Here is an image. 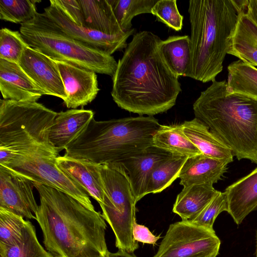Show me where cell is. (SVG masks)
I'll use <instances>...</instances> for the list:
<instances>
[{
  "instance_id": "obj_1",
  "label": "cell",
  "mask_w": 257,
  "mask_h": 257,
  "mask_svg": "<svg viewBox=\"0 0 257 257\" xmlns=\"http://www.w3.org/2000/svg\"><path fill=\"white\" fill-rule=\"evenodd\" d=\"M161 41L144 31L127 44L112 77L111 95L120 108L153 116L175 105L181 84L161 52Z\"/></svg>"
},
{
  "instance_id": "obj_2",
  "label": "cell",
  "mask_w": 257,
  "mask_h": 257,
  "mask_svg": "<svg viewBox=\"0 0 257 257\" xmlns=\"http://www.w3.org/2000/svg\"><path fill=\"white\" fill-rule=\"evenodd\" d=\"M40 197L35 214L46 249L53 257H105L102 214L57 189L33 182Z\"/></svg>"
},
{
  "instance_id": "obj_3",
  "label": "cell",
  "mask_w": 257,
  "mask_h": 257,
  "mask_svg": "<svg viewBox=\"0 0 257 257\" xmlns=\"http://www.w3.org/2000/svg\"><path fill=\"white\" fill-rule=\"evenodd\" d=\"M248 0H190L191 61L186 77L206 83L215 79Z\"/></svg>"
},
{
  "instance_id": "obj_4",
  "label": "cell",
  "mask_w": 257,
  "mask_h": 257,
  "mask_svg": "<svg viewBox=\"0 0 257 257\" xmlns=\"http://www.w3.org/2000/svg\"><path fill=\"white\" fill-rule=\"evenodd\" d=\"M195 118L228 147L238 160L257 164V100L230 92L215 79L193 105Z\"/></svg>"
},
{
  "instance_id": "obj_5",
  "label": "cell",
  "mask_w": 257,
  "mask_h": 257,
  "mask_svg": "<svg viewBox=\"0 0 257 257\" xmlns=\"http://www.w3.org/2000/svg\"><path fill=\"white\" fill-rule=\"evenodd\" d=\"M153 116L97 121L94 117L65 149L64 155L100 165L119 162L153 146L160 126Z\"/></svg>"
},
{
  "instance_id": "obj_6",
  "label": "cell",
  "mask_w": 257,
  "mask_h": 257,
  "mask_svg": "<svg viewBox=\"0 0 257 257\" xmlns=\"http://www.w3.org/2000/svg\"><path fill=\"white\" fill-rule=\"evenodd\" d=\"M20 32L30 47L55 61L112 77L116 71L117 62L111 55L69 37L43 13L21 25Z\"/></svg>"
},
{
  "instance_id": "obj_7",
  "label": "cell",
  "mask_w": 257,
  "mask_h": 257,
  "mask_svg": "<svg viewBox=\"0 0 257 257\" xmlns=\"http://www.w3.org/2000/svg\"><path fill=\"white\" fill-rule=\"evenodd\" d=\"M57 112L36 102L0 100V150L10 152L42 148L59 153L49 142Z\"/></svg>"
},
{
  "instance_id": "obj_8",
  "label": "cell",
  "mask_w": 257,
  "mask_h": 257,
  "mask_svg": "<svg viewBox=\"0 0 257 257\" xmlns=\"http://www.w3.org/2000/svg\"><path fill=\"white\" fill-rule=\"evenodd\" d=\"M100 174L104 193L103 201L99 203L102 216L114 234L116 247L134 252L139 248L133 235L137 202L128 178L115 164L101 165Z\"/></svg>"
},
{
  "instance_id": "obj_9",
  "label": "cell",
  "mask_w": 257,
  "mask_h": 257,
  "mask_svg": "<svg viewBox=\"0 0 257 257\" xmlns=\"http://www.w3.org/2000/svg\"><path fill=\"white\" fill-rule=\"evenodd\" d=\"M58 156V154L42 148L16 152L0 150V165L34 182L64 192L86 207L94 210L87 192L57 166Z\"/></svg>"
},
{
  "instance_id": "obj_10",
  "label": "cell",
  "mask_w": 257,
  "mask_h": 257,
  "mask_svg": "<svg viewBox=\"0 0 257 257\" xmlns=\"http://www.w3.org/2000/svg\"><path fill=\"white\" fill-rule=\"evenodd\" d=\"M220 243L214 230L182 220L170 225L153 257H216Z\"/></svg>"
},
{
  "instance_id": "obj_11",
  "label": "cell",
  "mask_w": 257,
  "mask_h": 257,
  "mask_svg": "<svg viewBox=\"0 0 257 257\" xmlns=\"http://www.w3.org/2000/svg\"><path fill=\"white\" fill-rule=\"evenodd\" d=\"M43 13L69 37L110 55L125 49L126 40L136 31L133 28L122 34L110 35L87 29L72 22L53 0Z\"/></svg>"
},
{
  "instance_id": "obj_12",
  "label": "cell",
  "mask_w": 257,
  "mask_h": 257,
  "mask_svg": "<svg viewBox=\"0 0 257 257\" xmlns=\"http://www.w3.org/2000/svg\"><path fill=\"white\" fill-rule=\"evenodd\" d=\"M33 181L0 165V207L27 219H36L38 209Z\"/></svg>"
},
{
  "instance_id": "obj_13",
  "label": "cell",
  "mask_w": 257,
  "mask_h": 257,
  "mask_svg": "<svg viewBox=\"0 0 257 257\" xmlns=\"http://www.w3.org/2000/svg\"><path fill=\"white\" fill-rule=\"evenodd\" d=\"M19 64L44 95L65 99L66 93L55 60L28 47L24 51Z\"/></svg>"
},
{
  "instance_id": "obj_14",
  "label": "cell",
  "mask_w": 257,
  "mask_h": 257,
  "mask_svg": "<svg viewBox=\"0 0 257 257\" xmlns=\"http://www.w3.org/2000/svg\"><path fill=\"white\" fill-rule=\"evenodd\" d=\"M64 85L68 108L76 109L92 102L99 89L96 73L63 61H55Z\"/></svg>"
},
{
  "instance_id": "obj_15",
  "label": "cell",
  "mask_w": 257,
  "mask_h": 257,
  "mask_svg": "<svg viewBox=\"0 0 257 257\" xmlns=\"http://www.w3.org/2000/svg\"><path fill=\"white\" fill-rule=\"evenodd\" d=\"M171 155L152 146L139 154L112 164L119 166L125 172L137 202L146 195L148 181L153 169Z\"/></svg>"
},
{
  "instance_id": "obj_16",
  "label": "cell",
  "mask_w": 257,
  "mask_h": 257,
  "mask_svg": "<svg viewBox=\"0 0 257 257\" xmlns=\"http://www.w3.org/2000/svg\"><path fill=\"white\" fill-rule=\"evenodd\" d=\"M0 90L4 99L18 102H36L44 95L19 63L1 59Z\"/></svg>"
},
{
  "instance_id": "obj_17",
  "label": "cell",
  "mask_w": 257,
  "mask_h": 257,
  "mask_svg": "<svg viewBox=\"0 0 257 257\" xmlns=\"http://www.w3.org/2000/svg\"><path fill=\"white\" fill-rule=\"evenodd\" d=\"M94 117L91 110L71 109L57 112L50 128L49 139L59 153L84 130Z\"/></svg>"
},
{
  "instance_id": "obj_18",
  "label": "cell",
  "mask_w": 257,
  "mask_h": 257,
  "mask_svg": "<svg viewBox=\"0 0 257 257\" xmlns=\"http://www.w3.org/2000/svg\"><path fill=\"white\" fill-rule=\"evenodd\" d=\"M57 165L68 176L79 184L89 196L101 203L104 199L101 165L63 155L57 158Z\"/></svg>"
},
{
  "instance_id": "obj_19",
  "label": "cell",
  "mask_w": 257,
  "mask_h": 257,
  "mask_svg": "<svg viewBox=\"0 0 257 257\" xmlns=\"http://www.w3.org/2000/svg\"><path fill=\"white\" fill-rule=\"evenodd\" d=\"M229 164L203 154L188 157L179 173L180 184L183 187L193 185H213L221 179Z\"/></svg>"
},
{
  "instance_id": "obj_20",
  "label": "cell",
  "mask_w": 257,
  "mask_h": 257,
  "mask_svg": "<svg viewBox=\"0 0 257 257\" xmlns=\"http://www.w3.org/2000/svg\"><path fill=\"white\" fill-rule=\"evenodd\" d=\"M227 212L237 225L257 210V167L246 176L228 186Z\"/></svg>"
},
{
  "instance_id": "obj_21",
  "label": "cell",
  "mask_w": 257,
  "mask_h": 257,
  "mask_svg": "<svg viewBox=\"0 0 257 257\" xmlns=\"http://www.w3.org/2000/svg\"><path fill=\"white\" fill-rule=\"evenodd\" d=\"M183 131L198 149L204 155L226 161L228 163L233 161V155L208 127L196 118L185 121L182 123Z\"/></svg>"
},
{
  "instance_id": "obj_22",
  "label": "cell",
  "mask_w": 257,
  "mask_h": 257,
  "mask_svg": "<svg viewBox=\"0 0 257 257\" xmlns=\"http://www.w3.org/2000/svg\"><path fill=\"white\" fill-rule=\"evenodd\" d=\"M219 191L209 184L193 185L183 187L177 196L173 212L182 220L195 218L217 195Z\"/></svg>"
},
{
  "instance_id": "obj_23",
  "label": "cell",
  "mask_w": 257,
  "mask_h": 257,
  "mask_svg": "<svg viewBox=\"0 0 257 257\" xmlns=\"http://www.w3.org/2000/svg\"><path fill=\"white\" fill-rule=\"evenodd\" d=\"M84 27L105 34L125 33L121 29L108 0H79Z\"/></svg>"
},
{
  "instance_id": "obj_24",
  "label": "cell",
  "mask_w": 257,
  "mask_h": 257,
  "mask_svg": "<svg viewBox=\"0 0 257 257\" xmlns=\"http://www.w3.org/2000/svg\"><path fill=\"white\" fill-rule=\"evenodd\" d=\"M228 54L257 67V26L246 12L241 14L238 21Z\"/></svg>"
},
{
  "instance_id": "obj_25",
  "label": "cell",
  "mask_w": 257,
  "mask_h": 257,
  "mask_svg": "<svg viewBox=\"0 0 257 257\" xmlns=\"http://www.w3.org/2000/svg\"><path fill=\"white\" fill-rule=\"evenodd\" d=\"M152 144L173 155L190 157L202 154L186 136L182 124L160 125L153 136Z\"/></svg>"
},
{
  "instance_id": "obj_26",
  "label": "cell",
  "mask_w": 257,
  "mask_h": 257,
  "mask_svg": "<svg viewBox=\"0 0 257 257\" xmlns=\"http://www.w3.org/2000/svg\"><path fill=\"white\" fill-rule=\"evenodd\" d=\"M160 48L166 63L178 76H185L191 61L190 37L172 36L162 40Z\"/></svg>"
},
{
  "instance_id": "obj_27",
  "label": "cell",
  "mask_w": 257,
  "mask_h": 257,
  "mask_svg": "<svg viewBox=\"0 0 257 257\" xmlns=\"http://www.w3.org/2000/svg\"><path fill=\"white\" fill-rule=\"evenodd\" d=\"M227 89L257 100V68L238 60L227 66Z\"/></svg>"
},
{
  "instance_id": "obj_28",
  "label": "cell",
  "mask_w": 257,
  "mask_h": 257,
  "mask_svg": "<svg viewBox=\"0 0 257 257\" xmlns=\"http://www.w3.org/2000/svg\"><path fill=\"white\" fill-rule=\"evenodd\" d=\"M188 157L172 154L158 164L149 178L146 195L161 192L170 186L178 178L181 169Z\"/></svg>"
},
{
  "instance_id": "obj_29",
  "label": "cell",
  "mask_w": 257,
  "mask_h": 257,
  "mask_svg": "<svg viewBox=\"0 0 257 257\" xmlns=\"http://www.w3.org/2000/svg\"><path fill=\"white\" fill-rule=\"evenodd\" d=\"M0 257H53L39 243L35 228L27 221L22 238L16 244L6 246L0 244Z\"/></svg>"
},
{
  "instance_id": "obj_30",
  "label": "cell",
  "mask_w": 257,
  "mask_h": 257,
  "mask_svg": "<svg viewBox=\"0 0 257 257\" xmlns=\"http://www.w3.org/2000/svg\"><path fill=\"white\" fill-rule=\"evenodd\" d=\"M115 18L124 32L132 28V21L138 15L151 13L158 0H108Z\"/></svg>"
},
{
  "instance_id": "obj_31",
  "label": "cell",
  "mask_w": 257,
  "mask_h": 257,
  "mask_svg": "<svg viewBox=\"0 0 257 257\" xmlns=\"http://www.w3.org/2000/svg\"><path fill=\"white\" fill-rule=\"evenodd\" d=\"M35 0H0V19L21 25L34 19L37 14Z\"/></svg>"
},
{
  "instance_id": "obj_32",
  "label": "cell",
  "mask_w": 257,
  "mask_h": 257,
  "mask_svg": "<svg viewBox=\"0 0 257 257\" xmlns=\"http://www.w3.org/2000/svg\"><path fill=\"white\" fill-rule=\"evenodd\" d=\"M26 221L22 216L0 207V244L12 246L18 243Z\"/></svg>"
},
{
  "instance_id": "obj_33",
  "label": "cell",
  "mask_w": 257,
  "mask_h": 257,
  "mask_svg": "<svg viewBox=\"0 0 257 257\" xmlns=\"http://www.w3.org/2000/svg\"><path fill=\"white\" fill-rule=\"evenodd\" d=\"M30 47L20 32L7 28L0 30V59L19 63L25 50Z\"/></svg>"
},
{
  "instance_id": "obj_34",
  "label": "cell",
  "mask_w": 257,
  "mask_h": 257,
  "mask_svg": "<svg viewBox=\"0 0 257 257\" xmlns=\"http://www.w3.org/2000/svg\"><path fill=\"white\" fill-rule=\"evenodd\" d=\"M228 205L226 193L220 191L195 218L189 222L207 229L214 230V222L218 215L223 211H228Z\"/></svg>"
},
{
  "instance_id": "obj_35",
  "label": "cell",
  "mask_w": 257,
  "mask_h": 257,
  "mask_svg": "<svg viewBox=\"0 0 257 257\" xmlns=\"http://www.w3.org/2000/svg\"><path fill=\"white\" fill-rule=\"evenodd\" d=\"M176 0H158L151 10L157 20L171 29L180 31L183 27V16L180 14Z\"/></svg>"
},
{
  "instance_id": "obj_36",
  "label": "cell",
  "mask_w": 257,
  "mask_h": 257,
  "mask_svg": "<svg viewBox=\"0 0 257 257\" xmlns=\"http://www.w3.org/2000/svg\"><path fill=\"white\" fill-rule=\"evenodd\" d=\"M53 1L72 22L83 26V13L79 0Z\"/></svg>"
},
{
  "instance_id": "obj_37",
  "label": "cell",
  "mask_w": 257,
  "mask_h": 257,
  "mask_svg": "<svg viewBox=\"0 0 257 257\" xmlns=\"http://www.w3.org/2000/svg\"><path fill=\"white\" fill-rule=\"evenodd\" d=\"M133 235L136 241L153 245L156 244L161 238L160 235H154L147 227L139 224L136 221L133 225Z\"/></svg>"
},
{
  "instance_id": "obj_38",
  "label": "cell",
  "mask_w": 257,
  "mask_h": 257,
  "mask_svg": "<svg viewBox=\"0 0 257 257\" xmlns=\"http://www.w3.org/2000/svg\"><path fill=\"white\" fill-rule=\"evenodd\" d=\"M246 14L257 26V0H248Z\"/></svg>"
},
{
  "instance_id": "obj_39",
  "label": "cell",
  "mask_w": 257,
  "mask_h": 257,
  "mask_svg": "<svg viewBox=\"0 0 257 257\" xmlns=\"http://www.w3.org/2000/svg\"><path fill=\"white\" fill-rule=\"evenodd\" d=\"M105 257H138L134 252H130L126 250L118 249L116 252H111L107 251Z\"/></svg>"
},
{
  "instance_id": "obj_40",
  "label": "cell",
  "mask_w": 257,
  "mask_h": 257,
  "mask_svg": "<svg viewBox=\"0 0 257 257\" xmlns=\"http://www.w3.org/2000/svg\"><path fill=\"white\" fill-rule=\"evenodd\" d=\"M255 257H257V231H256V248L255 252Z\"/></svg>"
}]
</instances>
